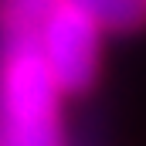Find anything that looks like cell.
Here are the masks:
<instances>
[{
    "label": "cell",
    "instance_id": "obj_1",
    "mask_svg": "<svg viewBox=\"0 0 146 146\" xmlns=\"http://www.w3.org/2000/svg\"><path fill=\"white\" fill-rule=\"evenodd\" d=\"M58 99L61 85L37 34H10L0 68V146H65Z\"/></svg>",
    "mask_w": 146,
    "mask_h": 146
},
{
    "label": "cell",
    "instance_id": "obj_2",
    "mask_svg": "<svg viewBox=\"0 0 146 146\" xmlns=\"http://www.w3.org/2000/svg\"><path fill=\"white\" fill-rule=\"evenodd\" d=\"M99 37H102V27L68 0H61L51 10V17L41 24L37 44H41L48 68L58 78L61 92H85L95 82Z\"/></svg>",
    "mask_w": 146,
    "mask_h": 146
},
{
    "label": "cell",
    "instance_id": "obj_3",
    "mask_svg": "<svg viewBox=\"0 0 146 146\" xmlns=\"http://www.w3.org/2000/svg\"><path fill=\"white\" fill-rule=\"evenodd\" d=\"M82 14H88L102 31L129 34L146 24V0H68Z\"/></svg>",
    "mask_w": 146,
    "mask_h": 146
},
{
    "label": "cell",
    "instance_id": "obj_4",
    "mask_svg": "<svg viewBox=\"0 0 146 146\" xmlns=\"http://www.w3.org/2000/svg\"><path fill=\"white\" fill-rule=\"evenodd\" d=\"M61 0H0V24L7 34H37Z\"/></svg>",
    "mask_w": 146,
    "mask_h": 146
}]
</instances>
